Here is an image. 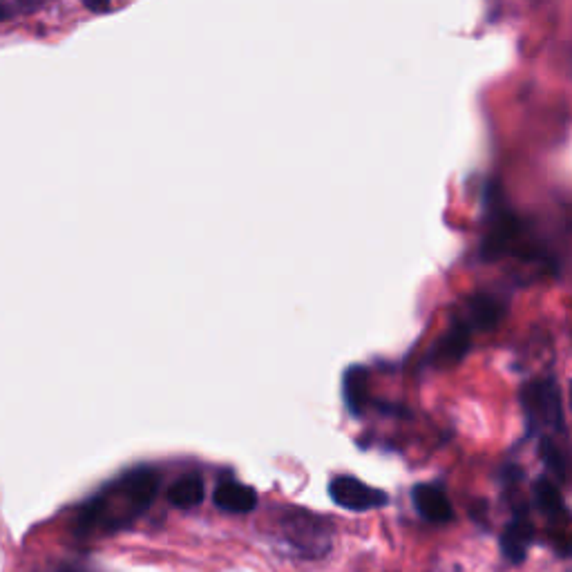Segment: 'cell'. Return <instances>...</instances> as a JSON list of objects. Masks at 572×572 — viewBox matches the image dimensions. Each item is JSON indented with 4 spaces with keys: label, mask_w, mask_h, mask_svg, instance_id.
<instances>
[{
    "label": "cell",
    "mask_w": 572,
    "mask_h": 572,
    "mask_svg": "<svg viewBox=\"0 0 572 572\" xmlns=\"http://www.w3.org/2000/svg\"><path fill=\"white\" fill-rule=\"evenodd\" d=\"M159 472L135 467L101 488L76 514V535H114L146 512L159 492Z\"/></svg>",
    "instance_id": "6da1fadb"
},
{
    "label": "cell",
    "mask_w": 572,
    "mask_h": 572,
    "mask_svg": "<svg viewBox=\"0 0 572 572\" xmlns=\"http://www.w3.org/2000/svg\"><path fill=\"white\" fill-rule=\"evenodd\" d=\"M271 535L282 546L302 559H322L333 548L336 526L318 512L280 505L271 512Z\"/></svg>",
    "instance_id": "7a4b0ae2"
},
{
    "label": "cell",
    "mask_w": 572,
    "mask_h": 572,
    "mask_svg": "<svg viewBox=\"0 0 572 572\" xmlns=\"http://www.w3.org/2000/svg\"><path fill=\"white\" fill-rule=\"evenodd\" d=\"M519 400H521L523 414H526L530 432H535V429L566 432L564 400H561V389H559L557 378L546 376V378H537V380H532V383L523 385Z\"/></svg>",
    "instance_id": "3957f363"
},
{
    "label": "cell",
    "mask_w": 572,
    "mask_h": 572,
    "mask_svg": "<svg viewBox=\"0 0 572 572\" xmlns=\"http://www.w3.org/2000/svg\"><path fill=\"white\" fill-rule=\"evenodd\" d=\"M329 497L342 510L349 512H369L385 508L389 503V494L385 490L371 488L365 481L356 479L351 474H342L331 479Z\"/></svg>",
    "instance_id": "277c9868"
},
{
    "label": "cell",
    "mask_w": 572,
    "mask_h": 572,
    "mask_svg": "<svg viewBox=\"0 0 572 572\" xmlns=\"http://www.w3.org/2000/svg\"><path fill=\"white\" fill-rule=\"evenodd\" d=\"M532 543H535V523L528 519L526 512L514 514V519L505 526L501 535V555L510 564L519 566L526 561Z\"/></svg>",
    "instance_id": "5b68a950"
},
{
    "label": "cell",
    "mask_w": 572,
    "mask_h": 572,
    "mask_svg": "<svg viewBox=\"0 0 572 572\" xmlns=\"http://www.w3.org/2000/svg\"><path fill=\"white\" fill-rule=\"evenodd\" d=\"M412 503L416 512L421 514L425 521L432 523H447L454 517L452 501L447 497L443 488L432 483H418L412 490Z\"/></svg>",
    "instance_id": "8992f818"
},
{
    "label": "cell",
    "mask_w": 572,
    "mask_h": 572,
    "mask_svg": "<svg viewBox=\"0 0 572 572\" xmlns=\"http://www.w3.org/2000/svg\"><path fill=\"white\" fill-rule=\"evenodd\" d=\"M213 501L222 512L249 514L257 508V492L240 481H222L213 492Z\"/></svg>",
    "instance_id": "52a82bcc"
},
{
    "label": "cell",
    "mask_w": 572,
    "mask_h": 572,
    "mask_svg": "<svg viewBox=\"0 0 572 572\" xmlns=\"http://www.w3.org/2000/svg\"><path fill=\"white\" fill-rule=\"evenodd\" d=\"M470 336H472V329L467 327L465 322H456L452 331L447 333V336L438 342L432 351V365L436 367H452L459 362L465 354L467 349H470Z\"/></svg>",
    "instance_id": "ba28073f"
},
{
    "label": "cell",
    "mask_w": 572,
    "mask_h": 572,
    "mask_svg": "<svg viewBox=\"0 0 572 572\" xmlns=\"http://www.w3.org/2000/svg\"><path fill=\"white\" fill-rule=\"evenodd\" d=\"M532 499H535V508L543 514V517L550 521H561L566 523L570 512L566 508V501L561 497V490L557 481H550L543 476V479L532 483Z\"/></svg>",
    "instance_id": "9c48e42d"
},
{
    "label": "cell",
    "mask_w": 572,
    "mask_h": 572,
    "mask_svg": "<svg viewBox=\"0 0 572 572\" xmlns=\"http://www.w3.org/2000/svg\"><path fill=\"white\" fill-rule=\"evenodd\" d=\"M342 396L351 416H362L369 403V371L365 367H351L342 378Z\"/></svg>",
    "instance_id": "30bf717a"
},
{
    "label": "cell",
    "mask_w": 572,
    "mask_h": 572,
    "mask_svg": "<svg viewBox=\"0 0 572 572\" xmlns=\"http://www.w3.org/2000/svg\"><path fill=\"white\" fill-rule=\"evenodd\" d=\"M204 494H206V485H204L202 474L188 472L184 476H179V479L170 485L168 501L179 510H193L204 501Z\"/></svg>",
    "instance_id": "8fae6325"
},
{
    "label": "cell",
    "mask_w": 572,
    "mask_h": 572,
    "mask_svg": "<svg viewBox=\"0 0 572 572\" xmlns=\"http://www.w3.org/2000/svg\"><path fill=\"white\" fill-rule=\"evenodd\" d=\"M539 454H541V461L548 465V470L555 474L557 483H566L568 481V454L561 450V447L552 441L550 436L541 438Z\"/></svg>",
    "instance_id": "7c38bea8"
},
{
    "label": "cell",
    "mask_w": 572,
    "mask_h": 572,
    "mask_svg": "<svg viewBox=\"0 0 572 572\" xmlns=\"http://www.w3.org/2000/svg\"><path fill=\"white\" fill-rule=\"evenodd\" d=\"M85 7L92 9V12H106L110 7V0H83Z\"/></svg>",
    "instance_id": "4fadbf2b"
},
{
    "label": "cell",
    "mask_w": 572,
    "mask_h": 572,
    "mask_svg": "<svg viewBox=\"0 0 572 572\" xmlns=\"http://www.w3.org/2000/svg\"><path fill=\"white\" fill-rule=\"evenodd\" d=\"M59 572H88V570H83L79 566H63V568H59Z\"/></svg>",
    "instance_id": "5bb4252c"
}]
</instances>
